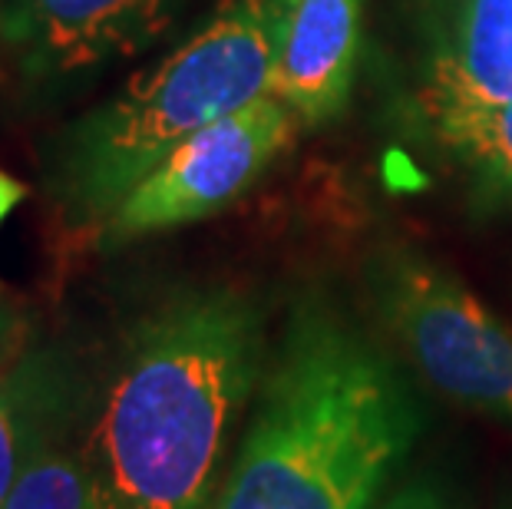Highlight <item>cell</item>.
<instances>
[{
	"label": "cell",
	"instance_id": "5",
	"mask_svg": "<svg viewBox=\"0 0 512 509\" xmlns=\"http://www.w3.org/2000/svg\"><path fill=\"white\" fill-rule=\"evenodd\" d=\"M298 129V116L275 93L215 119L116 205L100 225L103 242L126 245L225 212L275 166Z\"/></svg>",
	"mask_w": 512,
	"mask_h": 509
},
{
	"label": "cell",
	"instance_id": "12",
	"mask_svg": "<svg viewBox=\"0 0 512 509\" xmlns=\"http://www.w3.org/2000/svg\"><path fill=\"white\" fill-rule=\"evenodd\" d=\"M377 509H456V506L450 503V496H446L440 486L420 480V483L400 486L384 503H377Z\"/></svg>",
	"mask_w": 512,
	"mask_h": 509
},
{
	"label": "cell",
	"instance_id": "9",
	"mask_svg": "<svg viewBox=\"0 0 512 509\" xmlns=\"http://www.w3.org/2000/svg\"><path fill=\"white\" fill-rule=\"evenodd\" d=\"M440 143L470 169L489 202H512V100L430 119Z\"/></svg>",
	"mask_w": 512,
	"mask_h": 509
},
{
	"label": "cell",
	"instance_id": "1",
	"mask_svg": "<svg viewBox=\"0 0 512 509\" xmlns=\"http://www.w3.org/2000/svg\"><path fill=\"white\" fill-rule=\"evenodd\" d=\"M265 377V314L232 285L159 298L126 331L83 460L103 509H205Z\"/></svg>",
	"mask_w": 512,
	"mask_h": 509
},
{
	"label": "cell",
	"instance_id": "3",
	"mask_svg": "<svg viewBox=\"0 0 512 509\" xmlns=\"http://www.w3.org/2000/svg\"><path fill=\"white\" fill-rule=\"evenodd\" d=\"M281 20L285 0H219L176 50L73 119L47 159L63 215L103 225L185 139L275 93Z\"/></svg>",
	"mask_w": 512,
	"mask_h": 509
},
{
	"label": "cell",
	"instance_id": "13",
	"mask_svg": "<svg viewBox=\"0 0 512 509\" xmlns=\"http://www.w3.org/2000/svg\"><path fill=\"white\" fill-rule=\"evenodd\" d=\"M20 344H24V318L7 301H0V371L7 364H14Z\"/></svg>",
	"mask_w": 512,
	"mask_h": 509
},
{
	"label": "cell",
	"instance_id": "7",
	"mask_svg": "<svg viewBox=\"0 0 512 509\" xmlns=\"http://www.w3.org/2000/svg\"><path fill=\"white\" fill-rule=\"evenodd\" d=\"M364 43V0H285L275 96L301 129L331 123L351 100Z\"/></svg>",
	"mask_w": 512,
	"mask_h": 509
},
{
	"label": "cell",
	"instance_id": "2",
	"mask_svg": "<svg viewBox=\"0 0 512 509\" xmlns=\"http://www.w3.org/2000/svg\"><path fill=\"white\" fill-rule=\"evenodd\" d=\"M420 430L394 357L328 295L304 291L215 509H377Z\"/></svg>",
	"mask_w": 512,
	"mask_h": 509
},
{
	"label": "cell",
	"instance_id": "11",
	"mask_svg": "<svg viewBox=\"0 0 512 509\" xmlns=\"http://www.w3.org/2000/svg\"><path fill=\"white\" fill-rule=\"evenodd\" d=\"M57 394L47 384L43 371L37 377H4L0 371V509H4L14 480L20 473V463L27 457V447L34 433L47 420V404H53Z\"/></svg>",
	"mask_w": 512,
	"mask_h": 509
},
{
	"label": "cell",
	"instance_id": "14",
	"mask_svg": "<svg viewBox=\"0 0 512 509\" xmlns=\"http://www.w3.org/2000/svg\"><path fill=\"white\" fill-rule=\"evenodd\" d=\"M24 199H27V186H24V182L0 169V225H4L7 215L14 212Z\"/></svg>",
	"mask_w": 512,
	"mask_h": 509
},
{
	"label": "cell",
	"instance_id": "4",
	"mask_svg": "<svg viewBox=\"0 0 512 509\" xmlns=\"http://www.w3.org/2000/svg\"><path fill=\"white\" fill-rule=\"evenodd\" d=\"M364 285L380 328L453 404L512 420V328L413 245H377Z\"/></svg>",
	"mask_w": 512,
	"mask_h": 509
},
{
	"label": "cell",
	"instance_id": "8",
	"mask_svg": "<svg viewBox=\"0 0 512 509\" xmlns=\"http://www.w3.org/2000/svg\"><path fill=\"white\" fill-rule=\"evenodd\" d=\"M512 100V0H466L453 37L433 60L427 116Z\"/></svg>",
	"mask_w": 512,
	"mask_h": 509
},
{
	"label": "cell",
	"instance_id": "10",
	"mask_svg": "<svg viewBox=\"0 0 512 509\" xmlns=\"http://www.w3.org/2000/svg\"><path fill=\"white\" fill-rule=\"evenodd\" d=\"M4 509H103V503L83 453L63 447L43 420Z\"/></svg>",
	"mask_w": 512,
	"mask_h": 509
},
{
	"label": "cell",
	"instance_id": "6",
	"mask_svg": "<svg viewBox=\"0 0 512 509\" xmlns=\"http://www.w3.org/2000/svg\"><path fill=\"white\" fill-rule=\"evenodd\" d=\"M189 0H0V53L34 93H60L152 47Z\"/></svg>",
	"mask_w": 512,
	"mask_h": 509
}]
</instances>
